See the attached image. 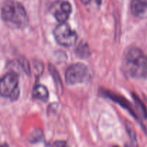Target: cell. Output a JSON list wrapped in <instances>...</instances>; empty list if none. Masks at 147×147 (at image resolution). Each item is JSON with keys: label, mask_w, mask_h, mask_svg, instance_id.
I'll return each instance as SVG.
<instances>
[{"label": "cell", "mask_w": 147, "mask_h": 147, "mask_svg": "<svg viewBox=\"0 0 147 147\" xmlns=\"http://www.w3.org/2000/svg\"><path fill=\"white\" fill-rule=\"evenodd\" d=\"M90 1H91V0H81V1H82V3H84V4H89V3L90 2Z\"/></svg>", "instance_id": "obj_13"}, {"label": "cell", "mask_w": 147, "mask_h": 147, "mask_svg": "<svg viewBox=\"0 0 147 147\" xmlns=\"http://www.w3.org/2000/svg\"><path fill=\"white\" fill-rule=\"evenodd\" d=\"M76 54L79 57H87L89 55V50L86 44H80L76 50Z\"/></svg>", "instance_id": "obj_10"}, {"label": "cell", "mask_w": 147, "mask_h": 147, "mask_svg": "<svg viewBox=\"0 0 147 147\" xmlns=\"http://www.w3.org/2000/svg\"><path fill=\"white\" fill-rule=\"evenodd\" d=\"M72 11L70 3L67 1L58 0L50 5V11L56 20L60 23L66 22Z\"/></svg>", "instance_id": "obj_6"}, {"label": "cell", "mask_w": 147, "mask_h": 147, "mask_svg": "<svg viewBox=\"0 0 147 147\" xmlns=\"http://www.w3.org/2000/svg\"><path fill=\"white\" fill-rule=\"evenodd\" d=\"M53 34L56 42L63 47L74 46L78 40L77 33L66 22L60 23L56 26Z\"/></svg>", "instance_id": "obj_4"}, {"label": "cell", "mask_w": 147, "mask_h": 147, "mask_svg": "<svg viewBox=\"0 0 147 147\" xmlns=\"http://www.w3.org/2000/svg\"><path fill=\"white\" fill-rule=\"evenodd\" d=\"M65 147H69V146H67V145H66V146H65Z\"/></svg>", "instance_id": "obj_15"}, {"label": "cell", "mask_w": 147, "mask_h": 147, "mask_svg": "<svg viewBox=\"0 0 147 147\" xmlns=\"http://www.w3.org/2000/svg\"><path fill=\"white\" fill-rule=\"evenodd\" d=\"M49 71L50 72L53 79H54V82L57 86V90H59V92H62L63 91V85H62L61 79L59 76V72L56 70L54 66L52 65H49Z\"/></svg>", "instance_id": "obj_9"}, {"label": "cell", "mask_w": 147, "mask_h": 147, "mask_svg": "<svg viewBox=\"0 0 147 147\" xmlns=\"http://www.w3.org/2000/svg\"><path fill=\"white\" fill-rule=\"evenodd\" d=\"M0 147H9V145L7 144L4 143V144H3L0 145Z\"/></svg>", "instance_id": "obj_14"}, {"label": "cell", "mask_w": 147, "mask_h": 147, "mask_svg": "<svg viewBox=\"0 0 147 147\" xmlns=\"http://www.w3.org/2000/svg\"><path fill=\"white\" fill-rule=\"evenodd\" d=\"M122 67L128 76L143 78L147 76V56L141 49L131 47L125 51Z\"/></svg>", "instance_id": "obj_1"}, {"label": "cell", "mask_w": 147, "mask_h": 147, "mask_svg": "<svg viewBox=\"0 0 147 147\" xmlns=\"http://www.w3.org/2000/svg\"><path fill=\"white\" fill-rule=\"evenodd\" d=\"M131 11L133 15L136 17H146L147 0H131Z\"/></svg>", "instance_id": "obj_7"}, {"label": "cell", "mask_w": 147, "mask_h": 147, "mask_svg": "<svg viewBox=\"0 0 147 147\" xmlns=\"http://www.w3.org/2000/svg\"><path fill=\"white\" fill-rule=\"evenodd\" d=\"M134 100H135V103H136L137 105V108L139 109L140 111H141V114L143 115L144 118H146L147 117V111L146 109V107L144 106V105L143 104L142 102L138 99V98L137 96H134Z\"/></svg>", "instance_id": "obj_11"}, {"label": "cell", "mask_w": 147, "mask_h": 147, "mask_svg": "<svg viewBox=\"0 0 147 147\" xmlns=\"http://www.w3.org/2000/svg\"><path fill=\"white\" fill-rule=\"evenodd\" d=\"M89 76V70L85 65L76 63L68 67L65 74V79L67 84L76 85L86 81Z\"/></svg>", "instance_id": "obj_5"}, {"label": "cell", "mask_w": 147, "mask_h": 147, "mask_svg": "<svg viewBox=\"0 0 147 147\" xmlns=\"http://www.w3.org/2000/svg\"><path fill=\"white\" fill-rule=\"evenodd\" d=\"M66 146V143L63 141H57L54 142L53 147H65Z\"/></svg>", "instance_id": "obj_12"}, {"label": "cell", "mask_w": 147, "mask_h": 147, "mask_svg": "<svg viewBox=\"0 0 147 147\" xmlns=\"http://www.w3.org/2000/svg\"><path fill=\"white\" fill-rule=\"evenodd\" d=\"M19 76L14 72H10L0 79V95L14 100L18 98Z\"/></svg>", "instance_id": "obj_3"}, {"label": "cell", "mask_w": 147, "mask_h": 147, "mask_svg": "<svg viewBox=\"0 0 147 147\" xmlns=\"http://www.w3.org/2000/svg\"><path fill=\"white\" fill-rule=\"evenodd\" d=\"M33 98L41 100L43 102L47 101L49 97V93L47 88L43 85H37L33 88Z\"/></svg>", "instance_id": "obj_8"}, {"label": "cell", "mask_w": 147, "mask_h": 147, "mask_svg": "<svg viewBox=\"0 0 147 147\" xmlns=\"http://www.w3.org/2000/svg\"><path fill=\"white\" fill-rule=\"evenodd\" d=\"M1 17L7 25L13 28L22 29L28 25L29 17L24 6L14 0H9L3 4Z\"/></svg>", "instance_id": "obj_2"}]
</instances>
